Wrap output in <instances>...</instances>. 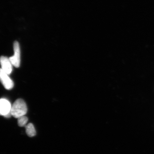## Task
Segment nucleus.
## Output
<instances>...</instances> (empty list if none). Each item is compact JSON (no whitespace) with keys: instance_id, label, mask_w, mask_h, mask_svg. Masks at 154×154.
Returning a JSON list of instances; mask_svg holds the SVG:
<instances>
[{"instance_id":"1","label":"nucleus","mask_w":154,"mask_h":154,"mask_svg":"<svg viewBox=\"0 0 154 154\" xmlns=\"http://www.w3.org/2000/svg\"><path fill=\"white\" fill-rule=\"evenodd\" d=\"M28 111L27 105L25 101L22 99H17L11 107V114L12 116L18 119L24 116Z\"/></svg>"},{"instance_id":"2","label":"nucleus","mask_w":154,"mask_h":154,"mask_svg":"<svg viewBox=\"0 0 154 154\" xmlns=\"http://www.w3.org/2000/svg\"><path fill=\"white\" fill-rule=\"evenodd\" d=\"M11 107L12 105L8 100L5 99H0V115L6 118L11 117Z\"/></svg>"},{"instance_id":"3","label":"nucleus","mask_w":154,"mask_h":154,"mask_svg":"<svg viewBox=\"0 0 154 154\" xmlns=\"http://www.w3.org/2000/svg\"><path fill=\"white\" fill-rule=\"evenodd\" d=\"M14 55L9 58L13 66L19 68L20 65V49L19 42L15 41L14 44Z\"/></svg>"},{"instance_id":"4","label":"nucleus","mask_w":154,"mask_h":154,"mask_svg":"<svg viewBox=\"0 0 154 154\" xmlns=\"http://www.w3.org/2000/svg\"><path fill=\"white\" fill-rule=\"evenodd\" d=\"M0 81L7 90H11L14 87V82L9 76V75L1 68H0Z\"/></svg>"},{"instance_id":"5","label":"nucleus","mask_w":154,"mask_h":154,"mask_svg":"<svg viewBox=\"0 0 154 154\" xmlns=\"http://www.w3.org/2000/svg\"><path fill=\"white\" fill-rule=\"evenodd\" d=\"M0 64L1 69L8 75L11 74L13 70V65L9 58L7 57L2 56L0 57Z\"/></svg>"},{"instance_id":"6","label":"nucleus","mask_w":154,"mask_h":154,"mask_svg":"<svg viewBox=\"0 0 154 154\" xmlns=\"http://www.w3.org/2000/svg\"><path fill=\"white\" fill-rule=\"evenodd\" d=\"M26 133L29 137H33L36 134V129L32 123H29L25 126Z\"/></svg>"},{"instance_id":"7","label":"nucleus","mask_w":154,"mask_h":154,"mask_svg":"<svg viewBox=\"0 0 154 154\" xmlns=\"http://www.w3.org/2000/svg\"><path fill=\"white\" fill-rule=\"evenodd\" d=\"M28 122V117L25 116H21L18 118V124L20 127H25L27 125Z\"/></svg>"}]
</instances>
